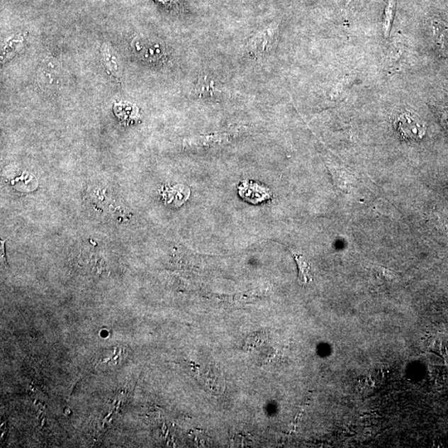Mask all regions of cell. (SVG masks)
Returning <instances> with one entry per match:
<instances>
[{
  "label": "cell",
  "mask_w": 448,
  "mask_h": 448,
  "mask_svg": "<svg viewBox=\"0 0 448 448\" xmlns=\"http://www.w3.org/2000/svg\"><path fill=\"white\" fill-rule=\"evenodd\" d=\"M130 50L139 61L152 67L163 66L169 57L167 46L158 38L136 36L130 43Z\"/></svg>",
  "instance_id": "cell-1"
},
{
  "label": "cell",
  "mask_w": 448,
  "mask_h": 448,
  "mask_svg": "<svg viewBox=\"0 0 448 448\" xmlns=\"http://www.w3.org/2000/svg\"><path fill=\"white\" fill-rule=\"evenodd\" d=\"M279 38V24L272 23L250 38L245 45V51L253 60H264L274 52Z\"/></svg>",
  "instance_id": "cell-2"
},
{
  "label": "cell",
  "mask_w": 448,
  "mask_h": 448,
  "mask_svg": "<svg viewBox=\"0 0 448 448\" xmlns=\"http://www.w3.org/2000/svg\"><path fill=\"white\" fill-rule=\"evenodd\" d=\"M62 67L57 58L47 56L38 66L36 80L38 86L46 92H56L62 84Z\"/></svg>",
  "instance_id": "cell-3"
},
{
  "label": "cell",
  "mask_w": 448,
  "mask_h": 448,
  "mask_svg": "<svg viewBox=\"0 0 448 448\" xmlns=\"http://www.w3.org/2000/svg\"><path fill=\"white\" fill-rule=\"evenodd\" d=\"M396 128L407 140H420L425 135L426 128L422 121L410 111H403L396 118Z\"/></svg>",
  "instance_id": "cell-4"
},
{
  "label": "cell",
  "mask_w": 448,
  "mask_h": 448,
  "mask_svg": "<svg viewBox=\"0 0 448 448\" xmlns=\"http://www.w3.org/2000/svg\"><path fill=\"white\" fill-rule=\"evenodd\" d=\"M100 56L101 65L107 75L116 84H121L123 82V71L118 52L108 43H104L101 47Z\"/></svg>",
  "instance_id": "cell-5"
},
{
  "label": "cell",
  "mask_w": 448,
  "mask_h": 448,
  "mask_svg": "<svg viewBox=\"0 0 448 448\" xmlns=\"http://www.w3.org/2000/svg\"><path fill=\"white\" fill-rule=\"evenodd\" d=\"M223 89L217 79L207 74H201L198 77L194 91L199 99L207 100H219L222 99Z\"/></svg>",
  "instance_id": "cell-6"
},
{
  "label": "cell",
  "mask_w": 448,
  "mask_h": 448,
  "mask_svg": "<svg viewBox=\"0 0 448 448\" xmlns=\"http://www.w3.org/2000/svg\"><path fill=\"white\" fill-rule=\"evenodd\" d=\"M233 138V134L231 133H218L197 136L189 140L187 143L192 148L207 149L225 145L230 142Z\"/></svg>",
  "instance_id": "cell-7"
},
{
  "label": "cell",
  "mask_w": 448,
  "mask_h": 448,
  "mask_svg": "<svg viewBox=\"0 0 448 448\" xmlns=\"http://www.w3.org/2000/svg\"><path fill=\"white\" fill-rule=\"evenodd\" d=\"M24 40H26V37L21 35V34L9 38L2 48V62L11 60L19 51H21L24 46Z\"/></svg>",
  "instance_id": "cell-8"
},
{
  "label": "cell",
  "mask_w": 448,
  "mask_h": 448,
  "mask_svg": "<svg viewBox=\"0 0 448 448\" xmlns=\"http://www.w3.org/2000/svg\"><path fill=\"white\" fill-rule=\"evenodd\" d=\"M397 6V0H388L387 6L384 9L383 19V36L388 38L391 35L392 24L396 16V11Z\"/></svg>",
  "instance_id": "cell-9"
},
{
  "label": "cell",
  "mask_w": 448,
  "mask_h": 448,
  "mask_svg": "<svg viewBox=\"0 0 448 448\" xmlns=\"http://www.w3.org/2000/svg\"><path fill=\"white\" fill-rule=\"evenodd\" d=\"M433 33L437 47L444 52L448 51V28L444 23L437 21L433 23Z\"/></svg>",
  "instance_id": "cell-10"
},
{
  "label": "cell",
  "mask_w": 448,
  "mask_h": 448,
  "mask_svg": "<svg viewBox=\"0 0 448 448\" xmlns=\"http://www.w3.org/2000/svg\"><path fill=\"white\" fill-rule=\"evenodd\" d=\"M295 259L299 269L298 279L300 284L301 285L310 284L313 281L310 264L303 256L295 255Z\"/></svg>",
  "instance_id": "cell-11"
},
{
  "label": "cell",
  "mask_w": 448,
  "mask_h": 448,
  "mask_svg": "<svg viewBox=\"0 0 448 448\" xmlns=\"http://www.w3.org/2000/svg\"><path fill=\"white\" fill-rule=\"evenodd\" d=\"M159 2H162L164 4H170L177 2V0H158Z\"/></svg>",
  "instance_id": "cell-12"
}]
</instances>
